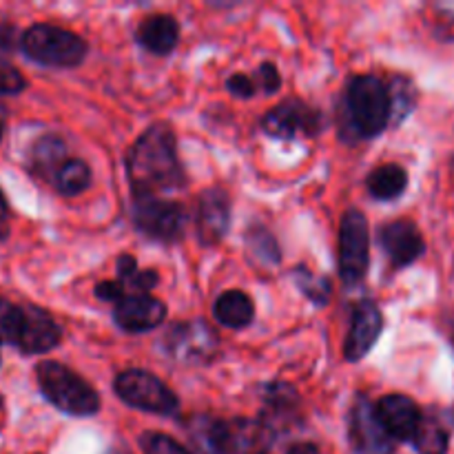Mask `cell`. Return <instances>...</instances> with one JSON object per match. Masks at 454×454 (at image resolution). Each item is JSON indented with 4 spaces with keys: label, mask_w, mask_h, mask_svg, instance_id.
Returning <instances> with one entry per match:
<instances>
[{
    "label": "cell",
    "mask_w": 454,
    "mask_h": 454,
    "mask_svg": "<svg viewBox=\"0 0 454 454\" xmlns=\"http://www.w3.org/2000/svg\"><path fill=\"white\" fill-rule=\"evenodd\" d=\"M127 176L131 182L133 198L137 195H160L186 184L184 168L177 158L176 133L168 124H151L129 149Z\"/></svg>",
    "instance_id": "1"
},
{
    "label": "cell",
    "mask_w": 454,
    "mask_h": 454,
    "mask_svg": "<svg viewBox=\"0 0 454 454\" xmlns=\"http://www.w3.org/2000/svg\"><path fill=\"white\" fill-rule=\"evenodd\" d=\"M35 380L44 399L60 412L71 417H91L100 411L96 390L65 364L40 362L35 366Z\"/></svg>",
    "instance_id": "2"
},
{
    "label": "cell",
    "mask_w": 454,
    "mask_h": 454,
    "mask_svg": "<svg viewBox=\"0 0 454 454\" xmlns=\"http://www.w3.org/2000/svg\"><path fill=\"white\" fill-rule=\"evenodd\" d=\"M346 114L355 136L375 137L390 124L388 89L377 75H353L346 87Z\"/></svg>",
    "instance_id": "3"
},
{
    "label": "cell",
    "mask_w": 454,
    "mask_h": 454,
    "mask_svg": "<svg viewBox=\"0 0 454 454\" xmlns=\"http://www.w3.org/2000/svg\"><path fill=\"white\" fill-rule=\"evenodd\" d=\"M198 426L195 437L208 454H266L270 442V433L262 421L204 417Z\"/></svg>",
    "instance_id": "4"
},
{
    "label": "cell",
    "mask_w": 454,
    "mask_h": 454,
    "mask_svg": "<svg viewBox=\"0 0 454 454\" xmlns=\"http://www.w3.org/2000/svg\"><path fill=\"white\" fill-rule=\"evenodd\" d=\"M20 47L25 56L38 65L58 67V69L78 67L87 56V43L78 34L44 22L29 27L22 34Z\"/></svg>",
    "instance_id": "5"
},
{
    "label": "cell",
    "mask_w": 454,
    "mask_h": 454,
    "mask_svg": "<svg viewBox=\"0 0 454 454\" xmlns=\"http://www.w3.org/2000/svg\"><path fill=\"white\" fill-rule=\"evenodd\" d=\"M115 395L137 411L171 417L180 408V399L171 388L146 371H124L114 381Z\"/></svg>",
    "instance_id": "6"
},
{
    "label": "cell",
    "mask_w": 454,
    "mask_h": 454,
    "mask_svg": "<svg viewBox=\"0 0 454 454\" xmlns=\"http://www.w3.org/2000/svg\"><path fill=\"white\" fill-rule=\"evenodd\" d=\"M133 222L146 238L171 244L184 235L186 211L162 195H137L133 198Z\"/></svg>",
    "instance_id": "7"
},
{
    "label": "cell",
    "mask_w": 454,
    "mask_h": 454,
    "mask_svg": "<svg viewBox=\"0 0 454 454\" xmlns=\"http://www.w3.org/2000/svg\"><path fill=\"white\" fill-rule=\"evenodd\" d=\"M371 262L368 220L357 208L344 213L340 226V278L346 286H357L366 278Z\"/></svg>",
    "instance_id": "8"
},
{
    "label": "cell",
    "mask_w": 454,
    "mask_h": 454,
    "mask_svg": "<svg viewBox=\"0 0 454 454\" xmlns=\"http://www.w3.org/2000/svg\"><path fill=\"white\" fill-rule=\"evenodd\" d=\"M348 437L355 454H395V442L377 419L375 403L357 395L350 406Z\"/></svg>",
    "instance_id": "9"
},
{
    "label": "cell",
    "mask_w": 454,
    "mask_h": 454,
    "mask_svg": "<svg viewBox=\"0 0 454 454\" xmlns=\"http://www.w3.org/2000/svg\"><path fill=\"white\" fill-rule=\"evenodd\" d=\"M164 346L168 355L182 364H207L217 350V335L207 322L195 319V322H182L168 328L164 335Z\"/></svg>",
    "instance_id": "10"
},
{
    "label": "cell",
    "mask_w": 454,
    "mask_h": 454,
    "mask_svg": "<svg viewBox=\"0 0 454 454\" xmlns=\"http://www.w3.org/2000/svg\"><path fill=\"white\" fill-rule=\"evenodd\" d=\"M262 131L279 140H293L297 136H315L322 127V115L319 111L310 109L306 102L297 98H288L282 105L270 109L262 118Z\"/></svg>",
    "instance_id": "11"
},
{
    "label": "cell",
    "mask_w": 454,
    "mask_h": 454,
    "mask_svg": "<svg viewBox=\"0 0 454 454\" xmlns=\"http://www.w3.org/2000/svg\"><path fill=\"white\" fill-rule=\"evenodd\" d=\"M384 331V317L375 301L362 300L353 306V324L346 337L344 355L348 362H359L371 353Z\"/></svg>",
    "instance_id": "12"
},
{
    "label": "cell",
    "mask_w": 454,
    "mask_h": 454,
    "mask_svg": "<svg viewBox=\"0 0 454 454\" xmlns=\"http://www.w3.org/2000/svg\"><path fill=\"white\" fill-rule=\"evenodd\" d=\"M114 317L122 331L146 333L167 319V306L158 297H151L146 293H131L115 304Z\"/></svg>",
    "instance_id": "13"
},
{
    "label": "cell",
    "mask_w": 454,
    "mask_h": 454,
    "mask_svg": "<svg viewBox=\"0 0 454 454\" xmlns=\"http://www.w3.org/2000/svg\"><path fill=\"white\" fill-rule=\"evenodd\" d=\"M231 226V198L224 189H208L200 195L195 231L204 247L222 242Z\"/></svg>",
    "instance_id": "14"
},
{
    "label": "cell",
    "mask_w": 454,
    "mask_h": 454,
    "mask_svg": "<svg viewBox=\"0 0 454 454\" xmlns=\"http://www.w3.org/2000/svg\"><path fill=\"white\" fill-rule=\"evenodd\" d=\"M380 242L395 269L411 266L426 251L424 238L411 220H395L386 224L380 233Z\"/></svg>",
    "instance_id": "15"
},
{
    "label": "cell",
    "mask_w": 454,
    "mask_h": 454,
    "mask_svg": "<svg viewBox=\"0 0 454 454\" xmlns=\"http://www.w3.org/2000/svg\"><path fill=\"white\" fill-rule=\"evenodd\" d=\"M62 340V331L56 319L38 306H22V331L18 337V348L25 355L49 353Z\"/></svg>",
    "instance_id": "16"
},
{
    "label": "cell",
    "mask_w": 454,
    "mask_h": 454,
    "mask_svg": "<svg viewBox=\"0 0 454 454\" xmlns=\"http://www.w3.org/2000/svg\"><path fill=\"white\" fill-rule=\"evenodd\" d=\"M375 412L393 442H411L421 421L419 408L406 395H386L375 403Z\"/></svg>",
    "instance_id": "17"
},
{
    "label": "cell",
    "mask_w": 454,
    "mask_h": 454,
    "mask_svg": "<svg viewBox=\"0 0 454 454\" xmlns=\"http://www.w3.org/2000/svg\"><path fill=\"white\" fill-rule=\"evenodd\" d=\"M136 38L146 51L155 53V56H167V53H171L177 47L180 25H177V20L173 16L155 13V16H149L137 27Z\"/></svg>",
    "instance_id": "18"
},
{
    "label": "cell",
    "mask_w": 454,
    "mask_h": 454,
    "mask_svg": "<svg viewBox=\"0 0 454 454\" xmlns=\"http://www.w3.org/2000/svg\"><path fill=\"white\" fill-rule=\"evenodd\" d=\"M215 319L226 328H244L255 317V306L251 297L242 291H226L215 301Z\"/></svg>",
    "instance_id": "19"
},
{
    "label": "cell",
    "mask_w": 454,
    "mask_h": 454,
    "mask_svg": "<svg viewBox=\"0 0 454 454\" xmlns=\"http://www.w3.org/2000/svg\"><path fill=\"white\" fill-rule=\"evenodd\" d=\"M67 145L58 136L40 137L31 151V171L43 180L51 182L58 168L67 162Z\"/></svg>",
    "instance_id": "20"
},
{
    "label": "cell",
    "mask_w": 454,
    "mask_h": 454,
    "mask_svg": "<svg viewBox=\"0 0 454 454\" xmlns=\"http://www.w3.org/2000/svg\"><path fill=\"white\" fill-rule=\"evenodd\" d=\"M366 186L375 200H395L406 191L408 173L399 164H384L368 176Z\"/></svg>",
    "instance_id": "21"
},
{
    "label": "cell",
    "mask_w": 454,
    "mask_h": 454,
    "mask_svg": "<svg viewBox=\"0 0 454 454\" xmlns=\"http://www.w3.org/2000/svg\"><path fill=\"white\" fill-rule=\"evenodd\" d=\"M89 184H91V168L80 158L67 160L51 180L53 189L60 195H67V198H74V195L82 193L84 189H89Z\"/></svg>",
    "instance_id": "22"
},
{
    "label": "cell",
    "mask_w": 454,
    "mask_h": 454,
    "mask_svg": "<svg viewBox=\"0 0 454 454\" xmlns=\"http://www.w3.org/2000/svg\"><path fill=\"white\" fill-rule=\"evenodd\" d=\"M411 442L419 454H446L448 443H450V434L443 428L442 421L430 415H421V421Z\"/></svg>",
    "instance_id": "23"
},
{
    "label": "cell",
    "mask_w": 454,
    "mask_h": 454,
    "mask_svg": "<svg viewBox=\"0 0 454 454\" xmlns=\"http://www.w3.org/2000/svg\"><path fill=\"white\" fill-rule=\"evenodd\" d=\"M390 98V122H402L412 109H415L417 102V91L415 84L408 78H402V75H395L390 80V84H386Z\"/></svg>",
    "instance_id": "24"
},
{
    "label": "cell",
    "mask_w": 454,
    "mask_h": 454,
    "mask_svg": "<svg viewBox=\"0 0 454 454\" xmlns=\"http://www.w3.org/2000/svg\"><path fill=\"white\" fill-rule=\"evenodd\" d=\"M295 284L301 291V295L309 297L313 304L324 306L328 300H331V293H333L331 279L310 273L306 266H300V269L295 270Z\"/></svg>",
    "instance_id": "25"
},
{
    "label": "cell",
    "mask_w": 454,
    "mask_h": 454,
    "mask_svg": "<svg viewBox=\"0 0 454 454\" xmlns=\"http://www.w3.org/2000/svg\"><path fill=\"white\" fill-rule=\"evenodd\" d=\"M247 247L251 248V253L262 262V264H278V262L282 260V253H279V247L273 239V235L266 229H260V226L248 231Z\"/></svg>",
    "instance_id": "26"
},
{
    "label": "cell",
    "mask_w": 454,
    "mask_h": 454,
    "mask_svg": "<svg viewBox=\"0 0 454 454\" xmlns=\"http://www.w3.org/2000/svg\"><path fill=\"white\" fill-rule=\"evenodd\" d=\"M22 331V306L0 297V344H18Z\"/></svg>",
    "instance_id": "27"
},
{
    "label": "cell",
    "mask_w": 454,
    "mask_h": 454,
    "mask_svg": "<svg viewBox=\"0 0 454 454\" xmlns=\"http://www.w3.org/2000/svg\"><path fill=\"white\" fill-rule=\"evenodd\" d=\"M140 446L145 454H191L182 443L162 433H145L140 437Z\"/></svg>",
    "instance_id": "28"
},
{
    "label": "cell",
    "mask_w": 454,
    "mask_h": 454,
    "mask_svg": "<svg viewBox=\"0 0 454 454\" xmlns=\"http://www.w3.org/2000/svg\"><path fill=\"white\" fill-rule=\"evenodd\" d=\"M27 87V80L22 78L20 71L16 67L0 62V96H13L20 93Z\"/></svg>",
    "instance_id": "29"
},
{
    "label": "cell",
    "mask_w": 454,
    "mask_h": 454,
    "mask_svg": "<svg viewBox=\"0 0 454 454\" xmlns=\"http://www.w3.org/2000/svg\"><path fill=\"white\" fill-rule=\"evenodd\" d=\"M253 82H255V87L262 89L264 93H275L282 87V75H279L278 67L270 65V62H264V65L255 71Z\"/></svg>",
    "instance_id": "30"
},
{
    "label": "cell",
    "mask_w": 454,
    "mask_h": 454,
    "mask_svg": "<svg viewBox=\"0 0 454 454\" xmlns=\"http://www.w3.org/2000/svg\"><path fill=\"white\" fill-rule=\"evenodd\" d=\"M226 89H229V91L238 98H253L257 91L253 78H248V75H244V74L231 75V78L226 80Z\"/></svg>",
    "instance_id": "31"
},
{
    "label": "cell",
    "mask_w": 454,
    "mask_h": 454,
    "mask_svg": "<svg viewBox=\"0 0 454 454\" xmlns=\"http://www.w3.org/2000/svg\"><path fill=\"white\" fill-rule=\"evenodd\" d=\"M124 295H129V293L127 286L120 279L118 282H100L96 286V297L102 301H114V304H118Z\"/></svg>",
    "instance_id": "32"
},
{
    "label": "cell",
    "mask_w": 454,
    "mask_h": 454,
    "mask_svg": "<svg viewBox=\"0 0 454 454\" xmlns=\"http://www.w3.org/2000/svg\"><path fill=\"white\" fill-rule=\"evenodd\" d=\"M158 284V273L155 270H137L124 286H131L133 293H146Z\"/></svg>",
    "instance_id": "33"
},
{
    "label": "cell",
    "mask_w": 454,
    "mask_h": 454,
    "mask_svg": "<svg viewBox=\"0 0 454 454\" xmlns=\"http://www.w3.org/2000/svg\"><path fill=\"white\" fill-rule=\"evenodd\" d=\"M137 262H136V257L133 255H120V260H118V278H120V282L122 284H127L129 279L133 278V275L137 273Z\"/></svg>",
    "instance_id": "34"
},
{
    "label": "cell",
    "mask_w": 454,
    "mask_h": 454,
    "mask_svg": "<svg viewBox=\"0 0 454 454\" xmlns=\"http://www.w3.org/2000/svg\"><path fill=\"white\" fill-rule=\"evenodd\" d=\"M16 44V27L3 22L0 25V49H12Z\"/></svg>",
    "instance_id": "35"
},
{
    "label": "cell",
    "mask_w": 454,
    "mask_h": 454,
    "mask_svg": "<svg viewBox=\"0 0 454 454\" xmlns=\"http://www.w3.org/2000/svg\"><path fill=\"white\" fill-rule=\"evenodd\" d=\"M7 217H9V208H7V200H4L3 191H0V238L7 233Z\"/></svg>",
    "instance_id": "36"
},
{
    "label": "cell",
    "mask_w": 454,
    "mask_h": 454,
    "mask_svg": "<svg viewBox=\"0 0 454 454\" xmlns=\"http://www.w3.org/2000/svg\"><path fill=\"white\" fill-rule=\"evenodd\" d=\"M286 454H319V448L315 443H295Z\"/></svg>",
    "instance_id": "37"
},
{
    "label": "cell",
    "mask_w": 454,
    "mask_h": 454,
    "mask_svg": "<svg viewBox=\"0 0 454 454\" xmlns=\"http://www.w3.org/2000/svg\"><path fill=\"white\" fill-rule=\"evenodd\" d=\"M3 133H4V124H3V118H0V140H3Z\"/></svg>",
    "instance_id": "38"
},
{
    "label": "cell",
    "mask_w": 454,
    "mask_h": 454,
    "mask_svg": "<svg viewBox=\"0 0 454 454\" xmlns=\"http://www.w3.org/2000/svg\"><path fill=\"white\" fill-rule=\"evenodd\" d=\"M114 454H129V452H114Z\"/></svg>",
    "instance_id": "39"
}]
</instances>
